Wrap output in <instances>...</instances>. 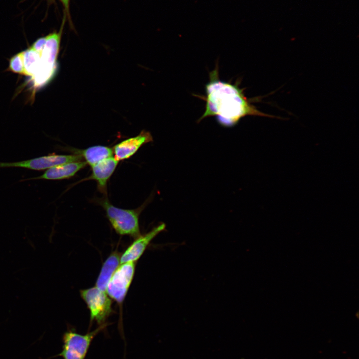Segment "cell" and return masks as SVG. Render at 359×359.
<instances>
[{
  "label": "cell",
  "mask_w": 359,
  "mask_h": 359,
  "mask_svg": "<svg viewBox=\"0 0 359 359\" xmlns=\"http://www.w3.org/2000/svg\"><path fill=\"white\" fill-rule=\"evenodd\" d=\"M209 81L205 85L206 95L198 96L206 101L205 110L198 121L215 116L218 123L225 127L236 125L247 116L270 118L276 117L259 111L245 95L239 84H231L219 79L218 65L209 73Z\"/></svg>",
  "instance_id": "1"
},
{
  "label": "cell",
  "mask_w": 359,
  "mask_h": 359,
  "mask_svg": "<svg viewBox=\"0 0 359 359\" xmlns=\"http://www.w3.org/2000/svg\"><path fill=\"white\" fill-rule=\"evenodd\" d=\"M101 203L109 221L118 234L136 238L141 235L138 211L119 208L107 200H103Z\"/></svg>",
  "instance_id": "2"
},
{
  "label": "cell",
  "mask_w": 359,
  "mask_h": 359,
  "mask_svg": "<svg viewBox=\"0 0 359 359\" xmlns=\"http://www.w3.org/2000/svg\"><path fill=\"white\" fill-rule=\"evenodd\" d=\"M80 293L89 309L91 321L94 320L99 325L103 324L113 311L112 301L106 292L94 287L81 290Z\"/></svg>",
  "instance_id": "3"
},
{
  "label": "cell",
  "mask_w": 359,
  "mask_h": 359,
  "mask_svg": "<svg viewBox=\"0 0 359 359\" xmlns=\"http://www.w3.org/2000/svg\"><path fill=\"white\" fill-rule=\"evenodd\" d=\"M104 327L103 324L85 335L72 331L65 332L63 336V350L60 355L64 359H84L92 339Z\"/></svg>",
  "instance_id": "4"
},
{
  "label": "cell",
  "mask_w": 359,
  "mask_h": 359,
  "mask_svg": "<svg viewBox=\"0 0 359 359\" xmlns=\"http://www.w3.org/2000/svg\"><path fill=\"white\" fill-rule=\"evenodd\" d=\"M135 262L121 264L112 276L107 287L108 296L119 304L123 302L135 273Z\"/></svg>",
  "instance_id": "5"
},
{
  "label": "cell",
  "mask_w": 359,
  "mask_h": 359,
  "mask_svg": "<svg viewBox=\"0 0 359 359\" xmlns=\"http://www.w3.org/2000/svg\"><path fill=\"white\" fill-rule=\"evenodd\" d=\"M79 154H51L25 161L14 162H0V168L21 167L35 170L48 169L66 163L81 161Z\"/></svg>",
  "instance_id": "6"
},
{
  "label": "cell",
  "mask_w": 359,
  "mask_h": 359,
  "mask_svg": "<svg viewBox=\"0 0 359 359\" xmlns=\"http://www.w3.org/2000/svg\"><path fill=\"white\" fill-rule=\"evenodd\" d=\"M165 228V225L162 223L154 228L148 233L140 235L127 248L120 256V263L136 262L142 256L152 239Z\"/></svg>",
  "instance_id": "7"
},
{
  "label": "cell",
  "mask_w": 359,
  "mask_h": 359,
  "mask_svg": "<svg viewBox=\"0 0 359 359\" xmlns=\"http://www.w3.org/2000/svg\"><path fill=\"white\" fill-rule=\"evenodd\" d=\"M153 140L151 134L142 131L137 136L125 140L115 145L113 149L114 157L118 161L130 158L144 144Z\"/></svg>",
  "instance_id": "8"
},
{
  "label": "cell",
  "mask_w": 359,
  "mask_h": 359,
  "mask_svg": "<svg viewBox=\"0 0 359 359\" xmlns=\"http://www.w3.org/2000/svg\"><path fill=\"white\" fill-rule=\"evenodd\" d=\"M86 165L87 163L82 160L62 164L48 169L40 176L29 178L26 180H61L69 178L84 168Z\"/></svg>",
  "instance_id": "9"
},
{
  "label": "cell",
  "mask_w": 359,
  "mask_h": 359,
  "mask_svg": "<svg viewBox=\"0 0 359 359\" xmlns=\"http://www.w3.org/2000/svg\"><path fill=\"white\" fill-rule=\"evenodd\" d=\"M118 163V160L114 157H111L91 166L90 178L97 182L102 191L105 190L108 180L114 172Z\"/></svg>",
  "instance_id": "10"
},
{
  "label": "cell",
  "mask_w": 359,
  "mask_h": 359,
  "mask_svg": "<svg viewBox=\"0 0 359 359\" xmlns=\"http://www.w3.org/2000/svg\"><path fill=\"white\" fill-rule=\"evenodd\" d=\"M120 254L115 251L111 254L103 263L96 282V287L106 292L107 285L120 263Z\"/></svg>",
  "instance_id": "11"
},
{
  "label": "cell",
  "mask_w": 359,
  "mask_h": 359,
  "mask_svg": "<svg viewBox=\"0 0 359 359\" xmlns=\"http://www.w3.org/2000/svg\"><path fill=\"white\" fill-rule=\"evenodd\" d=\"M84 158L87 164L92 166L100 161L113 157V151L110 147L105 146H94L76 152Z\"/></svg>",
  "instance_id": "12"
},
{
  "label": "cell",
  "mask_w": 359,
  "mask_h": 359,
  "mask_svg": "<svg viewBox=\"0 0 359 359\" xmlns=\"http://www.w3.org/2000/svg\"><path fill=\"white\" fill-rule=\"evenodd\" d=\"M9 67L11 70L14 72L24 74V67L21 53L11 58Z\"/></svg>",
  "instance_id": "13"
},
{
  "label": "cell",
  "mask_w": 359,
  "mask_h": 359,
  "mask_svg": "<svg viewBox=\"0 0 359 359\" xmlns=\"http://www.w3.org/2000/svg\"><path fill=\"white\" fill-rule=\"evenodd\" d=\"M46 37L41 38L36 40L31 47V48L37 51H41L45 44Z\"/></svg>",
  "instance_id": "14"
},
{
  "label": "cell",
  "mask_w": 359,
  "mask_h": 359,
  "mask_svg": "<svg viewBox=\"0 0 359 359\" xmlns=\"http://www.w3.org/2000/svg\"><path fill=\"white\" fill-rule=\"evenodd\" d=\"M66 9H68L69 0H60Z\"/></svg>",
  "instance_id": "15"
}]
</instances>
